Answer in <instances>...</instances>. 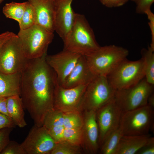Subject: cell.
Returning <instances> with one entry per match:
<instances>
[{"label": "cell", "instance_id": "obj_20", "mask_svg": "<svg viewBox=\"0 0 154 154\" xmlns=\"http://www.w3.org/2000/svg\"><path fill=\"white\" fill-rule=\"evenodd\" d=\"M85 125L89 147L92 152H95L98 147L99 138V130L95 111L90 110L88 113Z\"/></svg>", "mask_w": 154, "mask_h": 154}, {"label": "cell", "instance_id": "obj_37", "mask_svg": "<svg viewBox=\"0 0 154 154\" xmlns=\"http://www.w3.org/2000/svg\"><path fill=\"white\" fill-rule=\"evenodd\" d=\"M0 113L10 117L7 108V98L0 97Z\"/></svg>", "mask_w": 154, "mask_h": 154}, {"label": "cell", "instance_id": "obj_39", "mask_svg": "<svg viewBox=\"0 0 154 154\" xmlns=\"http://www.w3.org/2000/svg\"><path fill=\"white\" fill-rule=\"evenodd\" d=\"M4 0H0V4H1Z\"/></svg>", "mask_w": 154, "mask_h": 154}, {"label": "cell", "instance_id": "obj_5", "mask_svg": "<svg viewBox=\"0 0 154 154\" xmlns=\"http://www.w3.org/2000/svg\"><path fill=\"white\" fill-rule=\"evenodd\" d=\"M154 108L148 105L123 112L119 128L124 135H141L154 132Z\"/></svg>", "mask_w": 154, "mask_h": 154}, {"label": "cell", "instance_id": "obj_30", "mask_svg": "<svg viewBox=\"0 0 154 154\" xmlns=\"http://www.w3.org/2000/svg\"><path fill=\"white\" fill-rule=\"evenodd\" d=\"M13 128L6 127L0 129V154L9 142V137Z\"/></svg>", "mask_w": 154, "mask_h": 154}, {"label": "cell", "instance_id": "obj_2", "mask_svg": "<svg viewBox=\"0 0 154 154\" xmlns=\"http://www.w3.org/2000/svg\"><path fill=\"white\" fill-rule=\"evenodd\" d=\"M63 50L84 55L98 48L94 31L85 16L76 13L75 22L66 39Z\"/></svg>", "mask_w": 154, "mask_h": 154}, {"label": "cell", "instance_id": "obj_31", "mask_svg": "<svg viewBox=\"0 0 154 154\" xmlns=\"http://www.w3.org/2000/svg\"><path fill=\"white\" fill-rule=\"evenodd\" d=\"M136 154H154V137L151 136L147 142L139 150Z\"/></svg>", "mask_w": 154, "mask_h": 154}, {"label": "cell", "instance_id": "obj_33", "mask_svg": "<svg viewBox=\"0 0 154 154\" xmlns=\"http://www.w3.org/2000/svg\"><path fill=\"white\" fill-rule=\"evenodd\" d=\"M16 125L9 117L0 113V129L6 127L14 128Z\"/></svg>", "mask_w": 154, "mask_h": 154}, {"label": "cell", "instance_id": "obj_3", "mask_svg": "<svg viewBox=\"0 0 154 154\" xmlns=\"http://www.w3.org/2000/svg\"><path fill=\"white\" fill-rule=\"evenodd\" d=\"M129 54L127 49L113 44L100 46L84 56L95 75L106 77Z\"/></svg>", "mask_w": 154, "mask_h": 154}, {"label": "cell", "instance_id": "obj_10", "mask_svg": "<svg viewBox=\"0 0 154 154\" xmlns=\"http://www.w3.org/2000/svg\"><path fill=\"white\" fill-rule=\"evenodd\" d=\"M96 119L99 130V140L102 145L119 126L122 112L114 98L98 110Z\"/></svg>", "mask_w": 154, "mask_h": 154}, {"label": "cell", "instance_id": "obj_18", "mask_svg": "<svg viewBox=\"0 0 154 154\" xmlns=\"http://www.w3.org/2000/svg\"><path fill=\"white\" fill-rule=\"evenodd\" d=\"M21 72L5 74L0 72V97L19 95Z\"/></svg>", "mask_w": 154, "mask_h": 154}, {"label": "cell", "instance_id": "obj_28", "mask_svg": "<svg viewBox=\"0 0 154 154\" xmlns=\"http://www.w3.org/2000/svg\"><path fill=\"white\" fill-rule=\"evenodd\" d=\"M136 5L135 11L138 14H145L147 11L151 10L154 0H130Z\"/></svg>", "mask_w": 154, "mask_h": 154}, {"label": "cell", "instance_id": "obj_38", "mask_svg": "<svg viewBox=\"0 0 154 154\" xmlns=\"http://www.w3.org/2000/svg\"><path fill=\"white\" fill-rule=\"evenodd\" d=\"M147 105L154 108V94L153 92L148 98Z\"/></svg>", "mask_w": 154, "mask_h": 154}, {"label": "cell", "instance_id": "obj_19", "mask_svg": "<svg viewBox=\"0 0 154 154\" xmlns=\"http://www.w3.org/2000/svg\"><path fill=\"white\" fill-rule=\"evenodd\" d=\"M7 111L10 117L16 125L23 128L27 125L25 118L24 107L19 95L7 98Z\"/></svg>", "mask_w": 154, "mask_h": 154}, {"label": "cell", "instance_id": "obj_36", "mask_svg": "<svg viewBox=\"0 0 154 154\" xmlns=\"http://www.w3.org/2000/svg\"><path fill=\"white\" fill-rule=\"evenodd\" d=\"M16 35L13 33L8 31L0 34V50L7 41Z\"/></svg>", "mask_w": 154, "mask_h": 154}, {"label": "cell", "instance_id": "obj_4", "mask_svg": "<svg viewBox=\"0 0 154 154\" xmlns=\"http://www.w3.org/2000/svg\"><path fill=\"white\" fill-rule=\"evenodd\" d=\"M53 33L35 24L27 29H19L17 35L26 57L32 59L46 55L48 46L54 38Z\"/></svg>", "mask_w": 154, "mask_h": 154}, {"label": "cell", "instance_id": "obj_21", "mask_svg": "<svg viewBox=\"0 0 154 154\" xmlns=\"http://www.w3.org/2000/svg\"><path fill=\"white\" fill-rule=\"evenodd\" d=\"M145 70V78L149 84L154 85V50L149 46L141 51Z\"/></svg>", "mask_w": 154, "mask_h": 154}, {"label": "cell", "instance_id": "obj_13", "mask_svg": "<svg viewBox=\"0 0 154 154\" xmlns=\"http://www.w3.org/2000/svg\"><path fill=\"white\" fill-rule=\"evenodd\" d=\"M82 55L63 50L52 55H47L46 61L55 72L58 83L61 85L75 66Z\"/></svg>", "mask_w": 154, "mask_h": 154}, {"label": "cell", "instance_id": "obj_35", "mask_svg": "<svg viewBox=\"0 0 154 154\" xmlns=\"http://www.w3.org/2000/svg\"><path fill=\"white\" fill-rule=\"evenodd\" d=\"M74 153V151L72 149L59 144H56L50 153L51 154H73Z\"/></svg>", "mask_w": 154, "mask_h": 154}, {"label": "cell", "instance_id": "obj_24", "mask_svg": "<svg viewBox=\"0 0 154 154\" xmlns=\"http://www.w3.org/2000/svg\"><path fill=\"white\" fill-rule=\"evenodd\" d=\"M35 15L33 6L27 1L26 7L21 20L19 23V29L28 28L35 24Z\"/></svg>", "mask_w": 154, "mask_h": 154}, {"label": "cell", "instance_id": "obj_15", "mask_svg": "<svg viewBox=\"0 0 154 154\" xmlns=\"http://www.w3.org/2000/svg\"><path fill=\"white\" fill-rule=\"evenodd\" d=\"M96 76L91 70L84 56L82 55L74 68L60 85L67 88L88 85Z\"/></svg>", "mask_w": 154, "mask_h": 154}, {"label": "cell", "instance_id": "obj_14", "mask_svg": "<svg viewBox=\"0 0 154 154\" xmlns=\"http://www.w3.org/2000/svg\"><path fill=\"white\" fill-rule=\"evenodd\" d=\"M28 1L34 9L35 24L54 33L55 0H28Z\"/></svg>", "mask_w": 154, "mask_h": 154}, {"label": "cell", "instance_id": "obj_16", "mask_svg": "<svg viewBox=\"0 0 154 154\" xmlns=\"http://www.w3.org/2000/svg\"><path fill=\"white\" fill-rule=\"evenodd\" d=\"M88 85H81L76 87L65 88L58 82L55 87L53 104L65 106H73L79 102Z\"/></svg>", "mask_w": 154, "mask_h": 154}, {"label": "cell", "instance_id": "obj_8", "mask_svg": "<svg viewBox=\"0 0 154 154\" xmlns=\"http://www.w3.org/2000/svg\"><path fill=\"white\" fill-rule=\"evenodd\" d=\"M28 60L23 52L20 40L16 35L7 41L0 50V72H21Z\"/></svg>", "mask_w": 154, "mask_h": 154}, {"label": "cell", "instance_id": "obj_34", "mask_svg": "<svg viewBox=\"0 0 154 154\" xmlns=\"http://www.w3.org/2000/svg\"><path fill=\"white\" fill-rule=\"evenodd\" d=\"M129 0H99L104 6L108 8L121 7L125 4Z\"/></svg>", "mask_w": 154, "mask_h": 154}, {"label": "cell", "instance_id": "obj_32", "mask_svg": "<svg viewBox=\"0 0 154 154\" xmlns=\"http://www.w3.org/2000/svg\"><path fill=\"white\" fill-rule=\"evenodd\" d=\"M145 14L149 20L148 24L151 31V41L150 46L154 50V14L151 10L147 11Z\"/></svg>", "mask_w": 154, "mask_h": 154}, {"label": "cell", "instance_id": "obj_22", "mask_svg": "<svg viewBox=\"0 0 154 154\" xmlns=\"http://www.w3.org/2000/svg\"><path fill=\"white\" fill-rule=\"evenodd\" d=\"M27 3V1L21 3L12 2L7 3L3 8V13L7 18L15 20L19 23Z\"/></svg>", "mask_w": 154, "mask_h": 154}, {"label": "cell", "instance_id": "obj_26", "mask_svg": "<svg viewBox=\"0 0 154 154\" xmlns=\"http://www.w3.org/2000/svg\"><path fill=\"white\" fill-rule=\"evenodd\" d=\"M81 132L79 128H65L64 132V140L72 143H76L79 141Z\"/></svg>", "mask_w": 154, "mask_h": 154}, {"label": "cell", "instance_id": "obj_12", "mask_svg": "<svg viewBox=\"0 0 154 154\" xmlns=\"http://www.w3.org/2000/svg\"><path fill=\"white\" fill-rule=\"evenodd\" d=\"M73 0H55L54 30L63 41L69 34L75 20L76 13L72 7Z\"/></svg>", "mask_w": 154, "mask_h": 154}, {"label": "cell", "instance_id": "obj_27", "mask_svg": "<svg viewBox=\"0 0 154 154\" xmlns=\"http://www.w3.org/2000/svg\"><path fill=\"white\" fill-rule=\"evenodd\" d=\"M81 124L79 117L74 114L64 115L63 126L65 128H79Z\"/></svg>", "mask_w": 154, "mask_h": 154}, {"label": "cell", "instance_id": "obj_7", "mask_svg": "<svg viewBox=\"0 0 154 154\" xmlns=\"http://www.w3.org/2000/svg\"><path fill=\"white\" fill-rule=\"evenodd\" d=\"M153 89L154 85L144 78L132 86L116 90L114 100L122 112L132 110L147 105Z\"/></svg>", "mask_w": 154, "mask_h": 154}, {"label": "cell", "instance_id": "obj_11", "mask_svg": "<svg viewBox=\"0 0 154 154\" xmlns=\"http://www.w3.org/2000/svg\"><path fill=\"white\" fill-rule=\"evenodd\" d=\"M56 144L44 126L34 124L21 145L26 154H45L50 153Z\"/></svg>", "mask_w": 154, "mask_h": 154}, {"label": "cell", "instance_id": "obj_29", "mask_svg": "<svg viewBox=\"0 0 154 154\" xmlns=\"http://www.w3.org/2000/svg\"><path fill=\"white\" fill-rule=\"evenodd\" d=\"M46 128L56 142L64 140L63 134L65 128L63 126H52Z\"/></svg>", "mask_w": 154, "mask_h": 154}, {"label": "cell", "instance_id": "obj_25", "mask_svg": "<svg viewBox=\"0 0 154 154\" xmlns=\"http://www.w3.org/2000/svg\"><path fill=\"white\" fill-rule=\"evenodd\" d=\"M0 154H26L21 144L10 140Z\"/></svg>", "mask_w": 154, "mask_h": 154}, {"label": "cell", "instance_id": "obj_17", "mask_svg": "<svg viewBox=\"0 0 154 154\" xmlns=\"http://www.w3.org/2000/svg\"><path fill=\"white\" fill-rule=\"evenodd\" d=\"M149 133L141 135H124L121 138L115 154H136L148 141Z\"/></svg>", "mask_w": 154, "mask_h": 154}, {"label": "cell", "instance_id": "obj_23", "mask_svg": "<svg viewBox=\"0 0 154 154\" xmlns=\"http://www.w3.org/2000/svg\"><path fill=\"white\" fill-rule=\"evenodd\" d=\"M123 135L119 128L112 133L102 145V153L103 154H115L120 140Z\"/></svg>", "mask_w": 154, "mask_h": 154}, {"label": "cell", "instance_id": "obj_1", "mask_svg": "<svg viewBox=\"0 0 154 154\" xmlns=\"http://www.w3.org/2000/svg\"><path fill=\"white\" fill-rule=\"evenodd\" d=\"M46 55L28 59L21 72L20 96L34 124L41 126L52 110L56 74L46 60Z\"/></svg>", "mask_w": 154, "mask_h": 154}, {"label": "cell", "instance_id": "obj_9", "mask_svg": "<svg viewBox=\"0 0 154 154\" xmlns=\"http://www.w3.org/2000/svg\"><path fill=\"white\" fill-rule=\"evenodd\" d=\"M116 91L106 76H97L84 93V102L90 110L96 112L114 98Z\"/></svg>", "mask_w": 154, "mask_h": 154}, {"label": "cell", "instance_id": "obj_6", "mask_svg": "<svg viewBox=\"0 0 154 154\" xmlns=\"http://www.w3.org/2000/svg\"><path fill=\"white\" fill-rule=\"evenodd\" d=\"M106 77L110 85L116 90L132 86L145 78L143 60L141 58L136 61L126 58Z\"/></svg>", "mask_w": 154, "mask_h": 154}]
</instances>
